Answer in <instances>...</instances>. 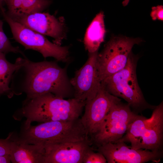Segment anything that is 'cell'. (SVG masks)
Instances as JSON below:
<instances>
[{
	"label": "cell",
	"mask_w": 163,
	"mask_h": 163,
	"mask_svg": "<svg viewBox=\"0 0 163 163\" xmlns=\"http://www.w3.org/2000/svg\"><path fill=\"white\" fill-rule=\"evenodd\" d=\"M57 62H34L24 58L11 79L10 87L13 94L24 93L27 98L47 93L64 98L74 95L67 67H61Z\"/></svg>",
	"instance_id": "obj_1"
},
{
	"label": "cell",
	"mask_w": 163,
	"mask_h": 163,
	"mask_svg": "<svg viewBox=\"0 0 163 163\" xmlns=\"http://www.w3.org/2000/svg\"><path fill=\"white\" fill-rule=\"evenodd\" d=\"M85 104L74 97L66 100L51 93L27 97L21 110L26 118L25 129L34 121L43 123L77 119Z\"/></svg>",
	"instance_id": "obj_2"
},
{
	"label": "cell",
	"mask_w": 163,
	"mask_h": 163,
	"mask_svg": "<svg viewBox=\"0 0 163 163\" xmlns=\"http://www.w3.org/2000/svg\"><path fill=\"white\" fill-rule=\"evenodd\" d=\"M137 58L129 54L126 66L122 69L105 79L101 83L111 94L125 100L133 111L138 114L156 106L145 100L138 84L136 75Z\"/></svg>",
	"instance_id": "obj_3"
},
{
	"label": "cell",
	"mask_w": 163,
	"mask_h": 163,
	"mask_svg": "<svg viewBox=\"0 0 163 163\" xmlns=\"http://www.w3.org/2000/svg\"><path fill=\"white\" fill-rule=\"evenodd\" d=\"M80 119L67 121L43 122L25 129L21 139L30 144L73 142L88 139Z\"/></svg>",
	"instance_id": "obj_4"
},
{
	"label": "cell",
	"mask_w": 163,
	"mask_h": 163,
	"mask_svg": "<svg viewBox=\"0 0 163 163\" xmlns=\"http://www.w3.org/2000/svg\"><path fill=\"white\" fill-rule=\"evenodd\" d=\"M9 25L13 38L23 46L25 49L31 50L40 53L44 58L53 57L57 61L67 62L69 48L52 43L43 35L13 20L6 13H2Z\"/></svg>",
	"instance_id": "obj_5"
},
{
	"label": "cell",
	"mask_w": 163,
	"mask_h": 163,
	"mask_svg": "<svg viewBox=\"0 0 163 163\" xmlns=\"http://www.w3.org/2000/svg\"><path fill=\"white\" fill-rule=\"evenodd\" d=\"M142 40L139 38L113 37L98 53L97 65L101 81L123 69L133 46Z\"/></svg>",
	"instance_id": "obj_6"
},
{
	"label": "cell",
	"mask_w": 163,
	"mask_h": 163,
	"mask_svg": "<svg viewBox=\"0 0 163 163\" xmlns=\"http://www.w3.org/2000/svg\"><path fill=\"white\" fill-rule=\"evenodd\" d=\"M138 115L129 105L121 101L111 108L99 130L93 137L97 146L115 142L124 135L130 125Z\"/></svg>",
	"instance_id": "obj_7"
},
{
	"label": "cell",
	"mask_w": 163,
	"mask_h": 163,
	"mask_svg": "<svg viewBox=\"0 0 163 163\" xmlns=\"http://www.w3.org/2000/svg\"><path fill=\"white\" fill-rule=\"evenodd\" d=\"M120 101V99L110 93L101 83L95 97L86 102L84 113L80 119L88 135L93 137L97 132L111 108Z\"/></svg>",
	"instance_id": "obj_8"
},
{
	"label": "cell",
	"mask_w": 163,
	"mask_h": 163,
	"mask_svg": "<svg viewBox=\"0 0 163 163\" xmlns=\"http://www.w3.org/2000/svg\"><path fill=\"white\" fill-rule=\"evenodd\" d=\"M97 51L89 53L85 64L70 79L76 99L86 103L94 98L101 85L97 68Z\"/></svg>",
	"instance_id": "obj_9"
},
{
	"label": "cell",
	"mask_w": 163,
	"mask_h": 163,
	"mask_svg": "<svg viewBox=\"0 0 163 163\" xmlns=\"http://www.w3.org/2000/svg\"><path fill=\"white\" fill-rule=\"evenodd\" d=\"M97 147L96 150L104 156L108 163H143L150 161L158 163L163 155V151L135 149L119 140Z\"/></svg>",
	"instance_id": "obj_10"
},
{
	"label": "cell",
	"mask_w": 163,
	"mask_h": 163,
	"mask_svg": "<svg viewBox=\"0 0 163 163\" xmlns=\"http://www.w3.org/2000/svg\"><path fill=\"white\" fill-rule=\"evenodd\" d=\"M86 139L73 142L46 143L44 163H83L84 155L91 148Z\"/></svg>",
	"instance_id": "obj_11"
},
{
	"label": "cell",
	"mask_w": 163,
	"mask_h": 163,
	"mask_svg": "<svg viewBox=\"0 0 163 163\" xmlns=\"http://www.w3.org/2000/svg\"><path fill=\"white\" fill-rule=\"evenodd\" d=\"M13 20L43 35L53 38L54 43L60 46L63 36V25L54 16L47 13L37 12Z\"/></svg>",
	"instance_id": "obj_12"
},
{
	"label": "cell",
	"mask_w": 163,
	"mask_h": 163,
	"mask_svg": "<svg viewBox=\"0 0 163 163\" xmlns=\"http://www.w3.org/2000/svg\"><path fill=\"white\" fill-rule=\"evenodd\" d=\"M163 102L154 109L136 149L163 151Z\"/></svg>",
	"instance_id": "obj_13"
},
{
	"label": "cell",
	"mask_w": 163,
	"mask_h": 163,
	"mask_svg": "<svg viewBox=\"0 0 163 163\" xmlns=\"http://www.w3.org/2000/svg\"><path fill=\"white\" fill-rule=\"evenodd\" d=\"M10 155L13 163H44L45 151L42 145L28 143L11 137Z\"/></svg>",
	"instance_id": "obj_14"
},
{
	"label": "cell",
	"mask_w": 163,
	"mask_h": 163,
	"mask_svg": "<svg viewBox=\"0 0 163 163\" xmlns=\"http://www.w3.org/2000/svg\"><path fill=\"white\" fill-rule=\"evenodd\" d=\"M50 0H4L7 15L13 20L27 14L42 12L51 4Z\"/></svg>",
	"instance_id": "obj_15"
},
{
	"label": "cell",
	"mask_w": 163,
	"mask_h": 163,
	"mask_svg": "<svg viewBox=\"0 0 163 163\" xmlns=\"http://www.w3.org/2000/svg\"><path fill=\"white\" fill-rule=\"evenodd\" d=\"M104 15L102 11L98 13L88 27L84 39L85 48L89 53L97 51L104 41L105 30Z\"/></svg>",
	"instance_id": "obj_16"
},
{
	"label": "cell",
	"mask_w": 163,
	"mask_h": 163,
	"mask_svg": "<svg viewBox=\"0 0 163 163\" xmlns=\"http://www.w3.org/2000/svg\"><path fill=\"white\" fill-rule=\"evenodd\" d=\"M5 55L0 52V96L5 95L11 98L14 95L10 85L12 76L22 64L23 58L18 57L15 62L12 63L7 60Z\"/></svg>",
	"instance_id": "obj_17"
},
{
	"label": "cell",
	"mask_w": 163,
	"mask_h": 163,
	"mask_svg": "<svg viewBox=\"0 0 163 163\" xmlns=\"http://www.w3.org/2000/svg\"><path fill=\"white\" fill-rule=\"evenodd\" d=\"M148 120V118L138 115L130 125L124 135L119 140L125 143L129 142L132 147L136 149Z\"/></svg>",
	"instance_id": "obj_18"
},
{
	"label": "cell",
	"mask_w": 163,
	"mask_h": 163,
	"mask_svg": "<svg viewBox=\"0 0 163 163\" xmlns=\"http://www.w3.org/2000/svg\"><path fill=\"white\" fill-rule=\"evenodd\" d=\"M0 52L5 55L9 53H20L26 57L23 52L18 46H14L11 44L5 34L3 29V22L0 19Z\"/></svg>",
	"instance_id": "obj_19"
},
{
	"label": "cell",
	"mask_w": 163,
	"mask_h": 163,
	"mask_svg": "<svg viewBox=\"0 0 163 163\" xmlns=\"http://www.w3.org/2000/svg\"><path fill=\"white\" fill-rule=\"evenodd\" d=\"M107 160L104 156L97 152H95L91 148L85 153L84 157L83 163H106Z\"/></svg>",
	"instance_id": "obj_20"
},
{
	"label": "cell",
	"mask_w": 163,
	"mask_h": 163,
	"mask_svg": "<svg viewBox=\"0 0 163 163\" xmlns=\"http://www.w3.org/2000/svg\"><path fill=\"white\" fill-rule=\"evenodd\" d=\"M11 134L5 139H0V156L10 154Z\"/></svg>",
	"instance_id": "obj_21"
},
{
	"label": "cell",
	"mask_w": 163,
	"mask_h": 163,
	"mask_svg": "<svg viewBox=\"0 0 163 163\" xmlns=\"http://www.w3.org/2000/svg\"><path fill=\"white\" fill-rule=\"evenodd\" d=\"M150 16L152 20L155 21L156 20L163 21V6L162 5H158L153 7Z\"/></svg>",
	"instance_id": "obj_22"
},
{
	"label": "cell",
	"mask_w": 163,
	"mask_h": 163,
	"mask_svg": "<svg viewBox=\"0 0 163 163\" xmlns=\"http://www.w3.org/2000/svg\"><path fill=\"white\" fill-rule=\"evenodd\" d=\"M11 162V158L10 154L0 156V163H9Z\"/></svg>",
	"instance_id": "obj_23"
},
{
	"label": "cell",
	"mask_w": 163,
	"mask_h": 163,
	"mask_svg": "<svg viewBox=\"0 0 163 163\" xmlns=\"http://www.w3.org/2000/svg\"><path fill=\"white\" fill-rule=\"evenodd\" d=\"M4 2V0H0V11L1 13L5 11L3 7V4Z\"/></svg>",
	"instance_id": "obj_24"
},
{
	"label": "cell",
	"mask_w": 163,
	"mask_h": 163,
	"mask_svg": "<svg viewBox=\"0 0 163 163\" xmlns=\"http://www.w3.org/2000/svg\"><path fill=\"white\" fill-rule=\"evenodd\" d=\"M130 0H124L122 2V4L124 6L126 5L129 2Z\"/></svg>",
	"instance_id": "obj_25"
}]
</instances>
